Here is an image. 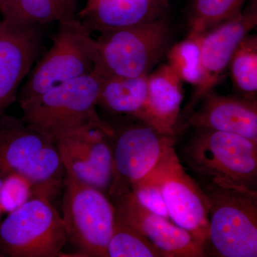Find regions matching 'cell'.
Segmentation results:
<instances>
[{"label":"cell","mask_w":257,"mask_h":257,"mask_svg":"<svg viewBox=\"0 0 257 257\" xmlns=\"http://www.w3.org/2000/svg\"><path fill=\"white\" fill-rule=\"evenodd\" d=\"M62 212L67 240L84 256L107 257L116 214L104 192L66 175Z\"/></svg>","instance_id":"cell-8"},{"label":"cell","mask_w":257,"mask_h":257,"mask_svg":"<svg viewBox=\"0 0 257 257\" xmlns=\"http://www.w3.org/2000/svg\"><path fill=\"white\" fill-rule=\"evenodd\" d=\"M55 1L67 10L69 14L74 16L77 8V0H55Z\"/></svg>","instance_id":"cell-26"},{"label":"cell","mask_w":257,"mask_h":257,"mask_svg":"<svg viewBox=\"0 0 257 257\" xmlns=\"http://www.w3.org/2000/svg\"><path fill=\"white\" fill-rule=\"evenodd\" d=\"M32 195V185L27 179L18 175L8 176L0 189V209L11 212L25 204Z\"/></svg>","instance_id":"cell-25"},{"label":"cell","mask_w":257,"mask_h":257,"mask_svg":"<svg viewBox=\"0 0 257 257\" xmlns=\"http://www.w3.org/2000/svg\"><path fill=\"white\" fill-rule=\"evenodd\" d=\"M107 257H162V254L147 237L116 216Z\"/></svg>","instance_id":"cell-21"},{"label":"cell","mask_w":257,"mask_h":257,"mask_svg":"<svg viewBox=\"0 0 257 257\" xmlns=\"http://www.w3.org/2000/svg\"><path fill=\"white\" fill-rule=\"evenodd\" d=\"M188 121L192 127L234 134L257 143L256 99L207 93Z\"/></svg>","instance_id":"cell-15"},{"label":"cell","mask_w":257,"mask_h":257,"mask_svg":"<svg viewBox=\"0 0 257 257\" xmlns=\"http://www.w3.org/2000/svg\"><path fill=\"white\" fill-rule=\"evenodd\" d=\"M175 144V136L160 133L142 121L114 130L112 183L133 189L156 168Z\"/></svg>","instance_id":"cell-12"},{"label":"cell","mask_w":257,"mask_h":257,"mask_svg":"<svg viewBox=\"0 0 257 257\" xmlns=\"http://www.w3.org/2000/svg\"><path fill=\"white\" fill-rule=\"evenodd\" d=\"M0 210H1V209H0Z\"/></svg>","instance_id":"cell-28"},{"label":"cell","mask_w":257,"mask_h":257,"mask_svg":"<svg viewBox=\"0 0 257 257\" xmlns=\"http://www.w3.org/2000/svg\"><path fill=\"white\" fill-rule=\"evenodd\" d=\"M150 175L160 185L170 220L205 243L209 234V203L200 185L186 172L175 147Z\"/></svg>","instance_id":"cell-10"},{"label":"cell","mask_w":257,"mask_h":257,"mask_svg":"<svg viewBox=\"0 0 257 257\" xmlns=\"http://www.w3.org/2000/svg\"><path fill=\"white\" fill-rule=\"evenodd\" d=\"M64 169L56 144L23 118L0 116V175H18L32 185L34 195L50 199L62 183Z\"/></svg>","instance_id":"cell-2"},{"label":"cell","mask_w":257,"mask_h":257,"mask_svg":"<svg viewBox=\"0 0 257 257\" xmlns=\"http://www.w3.org/2000/svg\"><path fill=\"white\" fill-rule=\"evenodd\" d=\"M169 64L173 67L181 80L197 87L200 82L199 36L189 35L187 40L168 51Z\"/></svg>","instance_id":"cell-23"},{"label":"cell","mask_w":257,"mask_h":257,"mask_svg":"<svg viewBox=\"0 0 257 257\" xmlns=\"http://www.w3.org/2000/svg\"><path fill=\"white\" fill-rule=\"evenodd\" d=\"M5 177L3 176L0 175V189L3 187V184H4Z\"/></svg>","instance_id":"cell-27"},{"label":"cell","mask_w":257,"mask_h":257,"mask_svg":"<svg viewBox=\"0 0 257 257\" xmlns=\"http://www.w3.org/2000/svg\"><path fill=\"white\" fill-rule=\"evenodd\" d=\"M245 0H194L189 35L199 36L240 11Z\"/></svg>","instance_id":"cell-22"},{"label":"cell","mask_w":257,"mask_h":257,"mask_svg":"<svg viewBox=\"0 0 257 257\" xmlns=\"http://www.w3.org/2000/svg\"><path fill=\"white\" fill-rule=\"evenodd\" d=\"M167 8V0H88L79 16L89 31L103 33L153 21Z\"/></svg>","instance_id":"cell-16"},{"label":"cell","mask_w":257,"mask_h":257,"mask_svg":"<svg viewBox=\"0 0 257 257\" xmlns=\"http://www.w3.org/2000/svg\"><path fill=\"white\" fill-rule=\"evenodd\" d=\"M97 42L79 19L59 22L52 45L29 75L19 95L22 109L56 86L92 73Z\"/></svg>","instance_id":"cell-4"},{"label":"cell","mask_w":257,"mask_h":257,"mask_svg":"<svg viewBox=\"0 0 257 257\" xmlns=\"http://www.w3.org/2000/svg\"><path fill=\"white\" fill-rule=\"evenodd\" d=\"M199 185L209 203L205 246L217 256L256 257V191L219 179Z\"/></svg>","instance_id":"cell-1"},{"label":"cell","mask_w":257,"mask_h":257,"mask_svg":"<svg viewBox=\"0 0 257 257\" xmlns=\"http://www.w3.org/2000/svg\"><path fill=\"white\" fill-rule=\"evenodd\" d=\"M37 26L0 20V116L18 98V89L40 53Z\"/></svg>","instance_id":"cell-14"},{"label":"cell","mask_w":257,"mask_h":257,"mask_svg":"<svg viewBox=\"0 0 257 257\" xmlns=\"http://www.w3.org/2000/svg\"><path fill=\"white\" fill-rule=\"evenodd\" d=\"M170 25L163 17L101 33L94 72L102 79L133 78L149 71L168 52Z\"/></svg>","instance_id":"cell-5"},{"label":"cell","mask_w":257,"mask_h":257,"mask_svg":"<svg viewBox=\"0 0 257 257\" xmlns=\"http://www.w3.org/2000/svg\"><path fill=\"white\" fill-rule=\"evenodd\" d=\"M148 90V74L133 78L102 79L98 105L114 114L135 117L143 109Z\"/></svg>","instance_id":"cell-18"},{"label":"cell","mask_w":257,"mask_h":257,"mask_svg":"<svg viewBox=\"0 0 257 257\" xmlns=\"http://www.w3.org/2000/svg\"><path fill=\"white\" fill-rule=\"evenodd\" d=\"M109 199L117 218L145 236L163 257H202L205 243L170 219L154 214L140 204L130 187L112 184Z\"/></svg>","instance_id":"cell-11"},{"label":"cell","mask_w":257,"mask_h":257,"mask_svg":"<svg viewBox=\"0 0 257 257\" xmlns=\"http://www.w3.org/2000/svg\"><path fill=\"white\" fill-rule=\"evenodd\" d=\"M132 190L144 207L154 214L170 220L160 185L150 174L137 184Z\"/></svg>","instance_id":"cell-24"},{"label":"cell","mask_w":257,"mask_h":257,"mask_svg":"<svg viewBox=\"0 0 257 257\" xmlns=\"http://www.w3.org/2000/svg\"><path fill=\"white\" fill-rule=\"evenodd\" d=\"M67 241L62 215L41 196L34 195L0 224V251L6 256H59Z\"/></svg>","instance_id":"cell-7"},{"label":"cell","mask_w":257,"mask_h":257,"mask_svg":"<svg viewBox=\"0 0 257 257\" xmlns=\"http://www.w3.org/2000/svg\"><path fill=\"white\" fill-rule=\"evenodd\" d=\"M114 128L89 125L56 140L66 175L83 184L109 191L114 178Z\"/></svg>","instance_id":"cell-9"},{"label":"cell","mask_w":257,"mask_h":257,"mask_svg":"<svg viewBox=\"0 0 257 257\" xmlns=\"http://www.w3.org/2000/svg\"><path fill=\"white\" fill-rule=\"evenodd\" d=\"M194 128L182 150L185 163L202 180L219 179L256 190L257 143L234 134Z\"/></svg>","instance_id":"cell-6"},{"label":"cell","mask_w":257,"mask_h":257,"mask_svg":"<svg viewBox=\"0 0 257 257\" xmlns=\"http://www.w3.org/2000/svg\"><path fill=\"white\" fill-rule=\"evenodd\" d=\"M181 80L170 64L148 75V90L143 109L135 118L160 133L175 136L183 99Z\"/></svg>","instance_id":"cell-17"},{"label":"cell","mask_w":257,"mask_h":257,"mask_svg":"<svg viewBox=\"0 0 257 257\" xmlns=\"http://www.w3.org/2000/svg\"><path fill=\"white\" fill-rule=\"evenodd\" d=\"M3 19L23 26L60 22L74 17L55 0H0Z\"/></svg>","instance_id":"cell-19"},{"label":"cell","mask_w":257,"mask_h":257,"mask_svg":"<svg viewBox=\"0 0 257 257\" xmlns=\"http://www.w3.org/2000/svg\"><path fill=\"white\" fill-rule=\"evenodd\" d=\"M256 24V5H253L244 13L240 10L228 20L199 35L202 77L189 103V112L219 82L240 42Z\"/></svg>","instance_id":"cell-13"},{"label":"cell","mask_w":257,"mask_h":257,"mask_svg":"<svg viewBox=\"0 0 257 257\" xmlns=\"http://www.w3.org/2000/svg\"><path fill=\"white\" fill-rule=\"evenodd\" d=\"M102 78L92 73L56 86L23 109L25 122L54 142L83 126L109 127L96 112Z\"/></svg>","instance_id":"cell-3"},{"label":"cell","mask_w":257,"mask_h":257,"mask_svg":"<svg viewBox=\"0 0 257 257\" xmlns=\"http://www.w3.org/2000/svg\"><path fill=\"white\" fill-rule=\"evenodd\" d=\"M236 89L243 97L255 99L257 92V39L246 36L235 50L229 64Z\"/></svg>","instance_id":"cell-20"}]
</instances>
